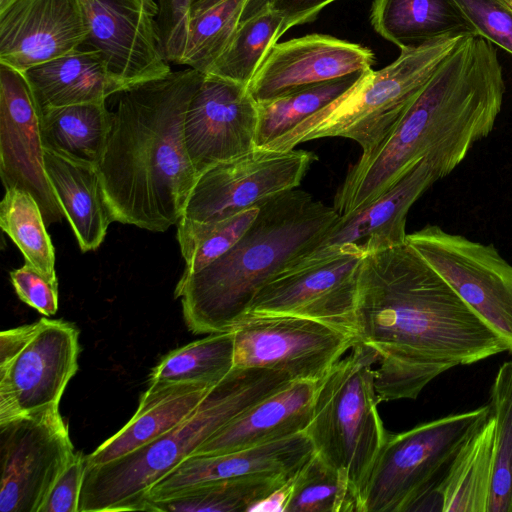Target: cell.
Listing matches in <instances>:
<instances>
[{"label":"cell","instance_id":"40","mask_svg":"<svg viewBox=\"0 0 512 512\" xmlns=\"http://www.w3.org/2000/svg\"><path fill=\"white\" fill-rule=\"evenodd\" d=\"M86 455L76 452L74 459L59 476L39 512H79Z\"/></svg>","mask_w":512,"mask_h":512},{"label":"cell","instance_id":"38","mask_svg":"<svg viewBox=\"0 0 512 512\" xmlns=\"http://www.w3.org/2000/svg\"><path fill=\"white\" fill-rule=\"evenodd\" d=\"M477 35L512 54V10L501 0H454Z\"/></svg>","mask_w":512,"mask_h":512},{"label":"cell","instance_id":"6","mask_svg":"<svg viewBox=\"0 0 512 512\" xmlns=\"http://www.w3.org/2000/svg\"><path fill=\"white\" fill-rule=\"evenodd\" d=\"M468 35H449L416 48L375 71H365L346 94L295 128L263 146L287 151L310 140L344 137L362 149L358 161L370 158L394 130L440 63Z\"/></svg>","mask_w":512,"mask_h":512},{"label":"cell","instance_id":"10","mask_svg":"<svg viewBox=\"0 0 512 512\" xmlns=\"http://www.w3.org/2000/svg\"><path fill=\"white\" fill-rule=\"evenodd\" d=\"M234 367L265 368L293 381L322 379L357 343L354 334L292 315H245L232 329Z\"/></svg>","mask_w":512,"mask_h":512},{"label":"cell","instance_id":"9","mask_svg":"<svg viewBox=\"0 0 512 512\" xmlns=\"http://www.w3.org/2000/svg\"><path fill=\"white\" fill-rule=\"evenodd\" d=\"M79 329L41 318L0 333V423L59 407L76 374Z\"/></svg>","mask_w":512,"mask_h":512},{"label":"cell","instance_id":"39","mask_svg":"<svg viewBox=\"0 0 512 512\" xmlns=\"http://www.w3.org/2000/svg\"><path fill=\"white\" fill-rule=\"evenodd\" d=\"M10 280L19 299L44 316L58 311V279L50 278L26 263L10 272Z\"/></svg>","mask_w":512,"mask_h":512},{"label":"cell","instance_id":"21","mask_svg":"<svg viewBox=\"0 0 512 512\" xmlns=\"http://www.w3.org/2000/svg\"><path fill=\"white\" fill-rule=\"evenodd\" d=\"M314 452L308 435L301 432L233 452L190 456L156 482L147 492L145 501L167 498L211 481L252 475L292 477Z\"/></svg>","mask_w":512,"mask_h":512},{"label":"cell","instance_id":"15","mask_svg":"<svg viewBox=\"0 0 512 512\" xmlns=\"http://www.w3.org/2000/svg\"><path fill=\"white\" fill-rule=\"evenodd\" d=\"M87 36L78 47L97 51L127 87L171 72L157 27L155 0H80Z\"/></svg>","mask_w":512,"mask_h":512},{"label":"cell","instance_id":"5","mask_svg":"<svg viewBox=\"0 0 512 512\" xmlns=\"http://www.w3.org/2000/svg\"><path fill=\"white\" fill-rule=\"evenodd\" d=\"M293 380L284 372L234 367L179 425L104 464H86L79 512L141 511L149 489L215 432Z\"/></svg>","mask_w":512,"mask_h":512},{"label":"cell","instance_id":"41","mask_svg":"<svg viewBox=\"0 0 512 512\" xmlns=\"http://www.w3.org/2000/svg\"><path fill=\"white\" fill-rule=\"evenodd\" d=\"M157 27L166 60L171 62L186 31L192 0H155Z\"/></svg>","mask_w":512,"mask_h":512},{"label":"cell","instance_id":"7","mask_svg":"<svg viewBox=\"0 0 512 512\" xmlns=\"http://www.w3.org/2000/svg\"><path fill=\"white\" fill-rule=\"evenodd\" d=\"M490 416L487 405L388 433L359 494L360 512L423 511L464 441Z\"/></svg>","mask_w":512,"mask_h":512},{"label":"cell","instance_id":"22","mask_svg":"<svg viewBox=\"0 0 512 512\" xmlns=\"http://www.w3.org/2000/svg\"><path fill=\"white\" fill-rule=\"evenodd\" d=\"M321 380L290 382L232 419L191 456L233 452L305 432Z\"/></svg>","mask_w":512,"mask_h":512},{"label":"cell","instance_id":"20","mask_svg":"<svg viewBox=\"0 0 512 512\" xmlns=\"http://www.w3.org/2000/svg\"><path fill=\"white\" fill-rule=\"evenodd\" d=\"M87 32L80 0H10L0 7V63L24 72L78 48Z\"/></svg>","mask_w":512,"mask_h":512},{"label":"cell","instance_id":"11","mask_svg":"<svg viewBox=\"0 0 512 512\" xmlns=\"http://www.w3.org/2000/svg\"><path fill=\"white\" fill-rule=\"evenodd\" d=\"M406 242L503 339L512 355V265L494 245L436 225L407 234Z\"/></svg>","mask_w":512,"mask_h":512},{"label":"cell","instance_id":"29","mask_svg":"<svg viewBox=\"0 0 512 512\" xmlns=\"http://www.w3.org/2000/svg\"><path fill=\"white\" fill-rule=\"evenodd\" d=\"M292 477L252 475L206 482L167 498L147 500L141 511L248 512L256 502L284 485Z\"/></svg>","mask_w":512,"mask_h":512},{"label":"cell","instance_id":"27","mask_svg":"<svg viewBox=\"0 0 512 512\" xmlns=\"http://www.w3.org/2000/svg\"><path fill=\"white\" fill-rule=\"evenodd\" d=\"M495 469V421L489 418L461 445L437 495L442 512H488Z\"/></svg>","mask_w":512,"mask_h":512},{"label":"cell","instance_id":"45","mask_svg":"<svg viewBox=\"0 0 512 512\" xmlns=\"http://www.w3.org/2000/svg\"><path fill=\"white\" fill-rule=\"evenodd\" d=\"M501 1L512 10V0H501Z\"/></svg>","mask_w":512,"mask_h":512},{"label":"cell","instance_id":"1","mask_svg":"<svg viewBox=\"0 0 512 512\" xmlns=\"http://www.w3.org/2000/svg\"><path fill=\"white\" fill-rule=\"evenodd\" d=\"M356 337L377 355L380 402L416 399L442 373L507 352L495 333L407 242L364 256Z\"/></svg>","mask_w":512,"mask_h":512},{"label":"cell","instance_id":"19","mask_svg":"<svg viewBox=\"0 0 512 512\" xmlns=\"http://www.w3.org/2000/svg\"><path fill=\"white\" fill-rule=\"evenodd\" d=\"M374 54L360 44L326 34L276 43L247 88L257 103L371 69Z\"/></svg>","mask_w":512,"mask_h":512},{"label":"cell","instance_id":"42","mask_svg":"<svg viewBox=\"0 0 512 512\" xmlns=\"http://www.w3.org/2000/svg\"><path fill=\"white\" fill-rule=\"evenodd\" d=\"M338 0H268L269 7L283 18V32L311 22L329 4Z\"/></svg>","mask_w":512,"mask_h":512},{"label":"cell","instance_id":"43","mask_svg":"<svg viewBox=\"0 0 512 512\" xmlns=\"http://www.w3.org/2000/svg\"><path fill=\"white\" fill-rule=\"evenodd\" d=\"M294 476L268 496L256 502L248 512H284L291 494Z\"/></svg>","mask_w":512,"mask_h":512},{"label":"cell","instance_id":"23","mask_svg":"<svg viewBox=\"0 0 512 512\" xmlns=\"http://www.w3.org/2000/svg\"><path fill=\"white\" fill-rule=\"evenodd\" d=\"M214 385L203 382L149 383L140 395L132 418L86 455V464L107 463L162 436L188 418Z\"/></svg>","mask_w":512,"mask_h":512},{"label":"cell","instance_id":"4","mask_svg":"<svg viewBox=\"0 0 512 512\" xmlns=\"http://www.w3.org/2000/svg\"><path fill=\"white\" fill-rule=\"evenodd\" d=\"M257 206L256 219L230 250L179 279L174 296L192 333L231 331L247 315L257 291L314 249L340 217L333 207L296 188Z\"/></svg>","mask_w":512,"mask_h":512},{"label":"cell","instance_id":"37","mask_svg":"<svg viewBox=\"0 0 512 512\" xmlns=\"http://www.w3.org/2000/svg\"><path fill=\"white\" fill-rule=\"evenodd\" d=\"M488 406L495 421V469L488 512H512V361L498 368Z\"/></svg>","mask_w":512,"mask_h":512},{"label":"cell","instance_id":"30","mask_svg":"<svg viewBox=\"0 0 512 512\" xmlns=\"http://www.w3.org/2000/svg\"><path fill=\"white\" fill-rule=\"evenodd\" d=\"M251 0H223L191 14L171 62L207 74L227 47Z\"/></svg>","mask_w":512,"mask_h":512},{"label":"cell","instance_id":"12","mask_svg":"<svg viewBox=\"0 0 512 512\" xmlns=\"http://www.w3.org/2000/svg\"><path fill=\"white\" fill-rule=\"evenodd\" d=\"M75 454L59 407L0 423V511L39 512Z\"/></svg>","mask_w":512,"mask_h":512},{"label":"cell","instance_id":"16","mask_svg":"<svg viewBox=\"0 0 512 512\" xmlns=\"http://www.w3.org/2000/svg\"><path fill=\"white\" fill-rule=\"evenodd\" d=\"M40 108L23 74L0 63V175L5 190L17 188L37 202L46 226L63 211L50 185L44 161Z\"/></svg>","mask_w":512,"mask_h":512},{"label":"cell","instance_id":"25","mask_svg":"<svg viewBox=\"0 0 512 512\" xmlns=\"http://www.w3.org/2000/svg\"><path fill=\"white\" fill-rule=\"evenodd\" d=\"M40 110L102 102L127 88L97 51L76 48L23 72Z\"/></svg>","mask_w":512,"mask_h":512},{"label":"cell","instance_id":"17","mask_svg":"<svg viewBox=\"0 0 512 512\" xmlns=\"http://www.w3.org/2000/svg\"><path fill=\"white\" fill-rule=\"evenodd\" d=\"M257 124L258 105L246 85L205 74L189 102L183 125L196 176L253 150Z\"/></svg>","mask_w":512,"mask_h":512},{"label":"cell","instance_id":"14","mask_svg":"<svg viewBox=\"0 0 512 512\" xmlns=\"http://www.w3.org/2000/svg\"><path fill=\"white\" fill-rule=\"evenodd\" d=\"M342 247L331 258L274 277L257 291L247 314L304 317L356 336L358 275L365 254Z\"/></svg>","mask_w":512,"mask_h":512},{"label":"cell","instance_id":"2","mask_svg":"<svg viewBox=\"0 0 512 512\" xmlns=\"http://www.w3.org/2000/svg\"><path fill=\"white\" fill-rule=\"evenodd\" d=\"M503 69L494 44L468 35L440 63L380 148L350 167L333 208L341 215L385 194L411 167L429 159L440 178L487 137L501 111Z\"/></svg>","mask_w":512,"mask_h":512},{"label":"cell","instance_id":"34","mask_svg":"<svg viewBox=\"0 0 512 512\" xmlns=\"http://www.w3.org/2000/svg\"><path fill=\"white\" fill-rule=\"evenodd\" d=\"M284 512H360L348 475L316 452L295 474Z\"/></svg>","mask_w":512,"mask_h":512},{"label":"cell","instance_id":"18","mask_svg":"<svg viewBox=\"0 0 512 512\" xmlns=\"http://www.w3.org/2000/svg\"><path fill=\"white\" fill-rule=\"evenodd\" d=\"M439 179L432 162L421 159L380 198L341 215L314 249L292 261L281 273L331 258L341 253L339 249L345 245L367 255L405 243L409 209Z\"/></svg>","mask_w":512,"mask_h":512},{"label":"cell","instance_id":"28","mask_svg":"<svg viewBox=\"0 0 512 512\" xmlns=\"http://www.w3.org/2000/svg\"><path fill=\"white\" fill-rule=\"evenodd\" d=\"M112 125L106 101L43 109L42 144L65 157L99 166Z\"/></svg>","mask_w":512,"mask_h":512},{"label":"cell","instance_id":"32","mask_svg":"<svg viewBox=\"0 0 512 512\" xmlns=\"http://www.w3.org/2000/svg\"><path fill=\"white\" fill-rule=\"evenodd\" d=\"M364 73L365 71L353 73L257 103L256 147H263L284 135L311 115L346 94L360 81Z\"/></svg>","mask_w":512,"mask_h":512},{"label":"cell","instance_id":"46","mask_svg":"<svg viewBox=\"0 0 512 512\" xmlns=\"http://www.w3.org/2000/svg\"><path fill=\"white\" fill-rule=\"evenodd\" d=\"M10 0H0V7H3L5 4H7Z\"/></svg>","mask_w":512,"mask_h":512},{"label":"cell","instance_id":"36","mask_svg":"<svg viewBox=\"0 0 512 512\" xmlns=\"http://www.w3.org/2000/svg\"><path fill=\"white\" fill-rule=\"evenodd\" d=\"M258 206L227 218L196 222L181 218L177 223V239L186 267L181 277L190 276L230 250L256 219Z\"/></svg>","mask_w":512,"mask_h":512},{"label":"cell","instance_id":"24","mask_svg":"<svg viewBox=\"0 0 512 512\" xmlns=\"http://www.w3.org/2000/svg\"><path fill=\"white\" fill-rule=\"evenodd\" d=\"M45 169L82 252L96 250L115 221L98 166L44 148Z\"/></svg>","mask_w":512,"mask_h":512},{"label":"cell","instance_id":"8","mask_svg":"<svg viewBox=\"0 0 512 512\" xmlns=\"http://www.w3.org/2000/svg\"><path fill=\"white\" fill-rule=\"evenodd\" d=\"M376 362L369 347L351 348L322 378L305 430L314 451L344 471L358 495L388 435L377 408Z\"/></svg>","mask_w":512,"mask_h":512},{"label":"cell","instance_id":"44","mask_svg":"<svg viewBox=\"0 0 512 512\" xmlns=\"http://www.w3.org/2000/svg\"><path fill=\"white\" fill-rule=\"evenodd\" d=\"M221 1L223 0H192L190 15L205 10ZM267 5L268 0H251L246 8L244 18L255 14Z\"/></svg>","mask_w":512,"mask_h":512},{"label":"cell","instance_id":"33","mask_svg":"<svg viewBox=\"0 0 512 512\" xmlns=\"http://www.w3.org/2000/svg\"><path fill=\"white\" fill-rule=\"evenodd\" d=\"M283 32V18L269 5L244 18L207 74L248 86Z\"/></svg>","mask_w":512,"mask_h":512},{"label":"cell","instance_id":"31","mask_svg":"<svg viewBox=\"0 0 512 512\" xmlns=\"http://www.w3.org/2000/svg\"><path fill=\"white\" fill-rule=\"evenodd\" d=\"M234 368V334H209L164 355L151 370L149 383L216 384Z\"/></svg>","mask_w":512,"mask_h":512},{"label":"cell","instance_id":"26","mask_svg":"<svg viewBox=\"0 0 512 512\" xmlns=\"http://www.w3.org/2000/svg\"><path fill=\"white\" fill-rule=\"evenodd\" d=\"M370 21L400 51L444 36L477 34L454 0H374Z\"/></svg>","mask_w":512,"mask_h":512},{"label":"cell","instance_id":"13","mask_svg":"<svg viewBox=\"0 0 512 512\" xmlns=\"http://www.w3.org/2000/svg\"><path fill=\"white\" fill-rule=\"evenodd\" d=\"M316 159L313 152L305 150L255 147L218 163L196 178L181 218L209 222L257 206L298 187Z\"/></svg>","mask_w":512,"mask_h":512},{"label":"cell","instance_id":"35","mask_svg":"<svg viewBox=\"0 0 512 512\" xmlns=\"http://www.w3.org/2000/svg\"><path fill=\"white\" fill-rule=\"evenodd\" d=\"M0 226L29 263L44 275L57 278L55 250L36 200L26 191L5 190L0 203Z\"/></svg>","mask_w":512,"mask_h":512},{"label":"cell","instance_id":"3","mask_svg":"<svg viewBox=\"0 0 512 512\" xmlns=\"http://www.w3.org/2000/svg\"><path fill=\"white\" fill-rule=\"evenodd\" d=\"M205 74L192 68L117 93L98 166L115 221L164 232L182 217L196 181L183 134L189 102Z\"/></svg>","mask_w":512,"mask_h":512}]
</instances>
